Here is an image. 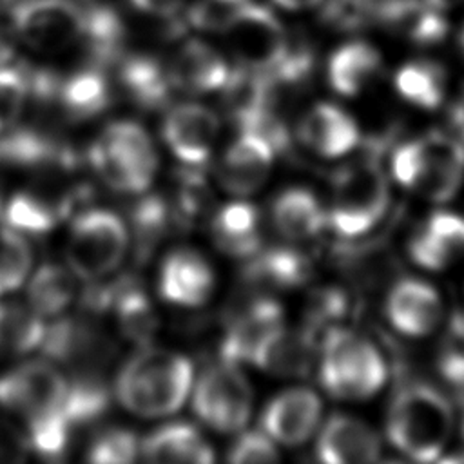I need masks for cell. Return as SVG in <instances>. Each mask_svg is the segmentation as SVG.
<instances>
[{
    "mask_svg": "<svg viewBox=\"0 0 464 464\" xmlns=\"http://www.w3.org/2000/svg\"><path fill=\"white\" fill-rule=\"evenodd\" d=\"M460 47L464 51V27H462V33H460Z\"/></svg>",
    "mask_w": 464,
    "mask_h": 464,
    "instance_id": "obj_49",
    "label": "cell"
},
{
    "mask_svg": "<svg viewBox=\"0 0 464 464\" xmlns=\"http://www.w3.org/2000/svg\"><path fill=\"white\" fill-rule=\"evenodd\" d=\"M44 332L45 324L31 306L0 303V357L40 348Z\"/></svg>",
    "mask_w": 464,
    "mask_h": 464,
    "instance_id": "obj_36",
    "label": "cell"
},
{
    "mask_svg": "<svg viewBox=\"0 0 464 464\" xmlns=\"http://www.w3.org/2000/svg\"><path fill=\"white\" fill-rule=\"evenodd\" d=\"M129 246L125 221L107 208L80 212L67 239V265L85 281H98L112 274L123 261Z\"/></svg>",
    "mask_w": 464,
    "mask_h": 464,
    "instance_id": "obj_7",
    "label": "cell"
},
{
    "mask_svg": "<svg viewBox=\"0 0 464 464\" xmlns=\"http://www.w3.org/2000/svg\"><path fill=\"white\" fill-rule=\"evenodd\" d=\"M272 2L286 11H304L319 5L323 0H272Z\"/></svg>",
    "mask_w": 464,
    "mask_h": 464,
    "instance_id": "obj_48",
    "label": "cell"
},
{
    "mask_svg": "<svg viewBox=\"0 0 464 464\" xmlns=\"http://www.w3.org/2000/svg\"><path fill=\"white\" fill-rule=\"evenodd\" d=\"M455 426L448 397L426 381L404 382L386 413L390 442L413 460H433L446 448Z\"/></svg>",
    "mask_w": 464,
    "mask_h": 464,
    "instance_id": "obj_2",
    "label": "cell"
},
{
    "mask_svg": "<svg viewBox=\"0 0 464 464\" xmlns=\"http://www.w3.org/2000/svg\"><path fill=\"white\" fill-rule=\"evenodd\" d=\"M381 53L366 40H350L334 49L326 63V80L341 96H357L381 72Z\"/></svg>",
    "mask_w": 464,
    "mask_h": 464,
    "instance_id": "obj_29",
    "label": "cell"
},
{
    "mask_svg": "<svg viewBox=\"0 0 464 464\" xmlns=\"http://www.w3.org/2000/svg\"><path fill=\"white\" fill-rule=\"evenodd\" d=\"M111 404V388L103 379L100 366L74 368L67 379V395L63 411L69 424L80 426L98 420Z\"/></svg>",
    "mask_w": 464,
    "mask_h": 464,
    "instance_id": "obj_32",
    "label": "cell"
},
{
    "mask_svg": "<svg viewBox=\"0 0 464 464\" xmlns=\"http://www.w3.org/2000/svg\"><path fill=\"white\" fill-rule=\"evenodd\" d=\"M87 192L83 185L65 187L36 183L34 187L11 194L9 199L2 203L0 221L24 236L45 234L83 203Z\"/></svg>",
    "mask_w": 464,
    "mask_h": 464,
    "instance_id": "obj_12",
    "label": "cell"
},
{
    "mask_svg": "<svg viewBox=\"0 0 464 464\" xmlns=\"http://www.w3.org/2000/svg\"><path fill=\"white\" fill-rule=\"evenodd\" d=\"M315 450L330 464H366L379 459L381 440L361 419L335 413L323 424Z\"/></svg>",
    "mask_w": 464,
    "mask_h": 464,
    "instance_id": "obj_20",
    "label": "cell"
},
{
    "mask_svg": "<svg viewBox=\"0 0 464 464\" xmlns=\"http://www.w3.org/2000/svg\"><path fill=\"white\" fill-rule=\"evenodd\" d=\"M395 91L410 103L431 111L446 96V71L433 60L419 58L402 63L393 76Z\"/></svg>",
    "mask_w": 464,
    "mask_h": 464,
    "instance_id": "obj_34",
    "label": "cell"
},
{
    "mask_svg": "<svg viewBox=\"0 0 464 464\" xmlns=\"http://www.w3.org/2000/svg\"><path fill=\"white\" fill-rule=\"evenodd\" d=\"M216 285V276L203 254L181 246L169 252L160 266V295L176 306L196 308L205 304Z\"/></svg>",
    "mask_w": 464,
    "mask_h": 464,
    "instance_id": "obj_15",
    "label": "cell"
},
{
    "mask_svg": "<svg viewBox=\"0 0 464 464\" xmlns=\"http://www.w3.org/2000/svg\"><path fill=\"white\" fill-rule=\"evenodd\" d=\"M437 366L446 384L464 399V314L451 319L439 352Z\"/></svg>",
    "mask_w": 464,
    "mask_h": 464,
    "instance_id": "obj_39",
    "label": "cell"
},
{
    "mask_svg": "<svg viewBox=\"0 0 464 464\" xmlns=\"http://www.w3.org/2000/svg\"><path fill=\"white\" fill-rule=\"evenodd\" d=\"M85 9L72 0H22L11 9L13 33L31 49L60 53L82 40Z\"/></svg>",
    "mask_w": 464,
    "mask_h": 464,
    "instance_id": "obj_11",
    "label": "cell"
},
{
    "mask_svg": "<svg viewBox=\"0 0 464 464\" xmlns=\"http://www.w3.org/2000/svg\"><path fill=\"white\" fill-rule=\"evenodd\" d=\"M413 263L426 270H442L464 254V216L433 212L411 236L408 246Z\"/></svg>",
    "mask_w": 464,
    "mask_h": 464,
    "instance_id": "obj_24",
    "label": "cell"
},
{
    "mask_svg": "<svg viewBox=\"0 0 464 464\" xmlns=\"http://www.w3.org/2000/svg\"><path fill=\"white\" fill-rule=\"evenodd\" d=\"M299 140L323 158H341L359 145L355 120L339 105L317 103L303 118L297 129Z\"/></svg>",
    "mask_w": 464,
    "mask_h": 464,
    "instance_id": "obj_21",
    "label": "cell"
},
{
    "mask_svg": "<svg viewBox=\"0 0 464 464\" xmlns=\"http://www.w3.org/2000/svg\"><path fill=\"white\" fill-rule=\"evenodd\" d=\"M283 324V308L268 295H256L234 306L225 319L219 355L230 362H250L259 343Z\"/></svg>",
    "mask_w": 464,
    "mask_h": 464,
    "instance_id": "obj_14",
    "label": "cell"
},
{
    "mask_svg": "<svg viewBox=\"0 0 464 464\" xmlns=\"http://www.w3.org/2000/svg\"><path fill=\"white\" fill-rule=\"evenodd\" d=\"M14 54V42L7 29L0 25V67L7 65Z\"/></svg>",
    "mask_w": 464,
    "mask_h": 464,
    "instance_id": "obj_47",
    "label": "cell"
},
{
    "mask_svg": "<svg viewBox=\"0 0 464 464\" xmlns=\"http://www.w3.org/2000/svg\"><path fill=\"white\" fill-rule=\"evenodd\" d=\"M132 5L147 14L169 18L179 11L183 0H130Z\"/></svg>",
    "mask_w": 464,
    "mask_h": 464,
    "instance_id": "obj_45",
    "label": "cell"
},
{
    "mask_svg": "<svg viewBox=\"0 0 464 464\" xmlns=\"http://www.w3.org/2000/svg\"><path fill=\"white\" fill-rule=\"evenodd\" d=\"M87 161L111 188L140 194L154 179L158 156L147 130L136 121H112L89 145Z\"/></svg>",
    "mask_w": 464,
    "mask_h": 464,
    "instance_id": "obj_4",
    "label": "cell"
},
{
    "mask_svg": "<svg viewBox=\"0 0 464 464\" xmlns=\"http://www.w3.org/2000/svg\"><path fill=\"white\" fill-rule=\"evenodd\" d=\"M29 100L27 69L0 67V132L14 127Z\"/></svg>",
    "mask_w": 464,
    "mask_h": 464,
    "instance_id": "obj_40",
    "label": "cell"
},
{
    "mask_svg": "<svg viewBox=\"0 0 464 464\" xmlns=\"http://www.w3.org/2000/svg\"><path fill=\"white\" fill-rule=\"evenodd\" d=\"M67 379L51 361H27L0 375V408L24 428L65 415Z\"/></svg>",
    "mask_w": 464,
    "mask_h": 464,
    "instance_id": "obj_8",
    "label": "cell"
},
{
    "mask_svg": "<svg viewBox=\"0 0 464 464\" xmlns=\"http://www.w3.org/2000/svg\"><path fill=\"white\" fill-rule=\"evenodd\" d=\"M312 274L310 259L294 246L259 248L248 257L243 279L257 290H290L308 281Z\"/></svg>",
    "mask_w": 464,
    "mask_h": 464,
    "instance_id": "obj_25",
    "label": "cell"
},
{
    "mask_svg": "<svg viewBox=\"0 0 464 464\" xmlns=\"http://www.w3.org/2000/svg\"><path fill=\"white\" fill-rule=\"evenodd\" d=\"M71 268L56 263L42 265L27 285L29 306L40 317L60 315L74 299L76 283Z\"/></svg>",
    "mask_w": 464,
    "mask_h": 464,
    "instance_id": "obj_35",
    "label": "cell"
},
{
    "mask_svg": "<svg viewBox=\"0 0 464 464\" xmlns=\"http://www.w3.org/2000/svg\"><path fill=\"white\" fill-rule=\"evenodd\" d=\"M192 384V362L178 352L140 346L116 377V397L123 408L141 417L178 411Z\"/></svg>",
    "mask_w": 464,
    "mask_h": 464,
    "instance_id": "obj_1",
    "label": "cell"
},
{
    "mask_svg": "<svg viewBox=\"0 0 464 464\" xmlns=\"http://www.w3.org/2000/svg\"><path fill=\"white\" fill-rule=\"evenodd\" d=\"M462 431H464V424H462Z\"/></svg>",
    "mask_w": 464,
    "mask_h": 464,
    "instance_id": "obj_51",
    "label": "cell"
},
{
    "mask_svg": "<svg viewBox=\"0 0 464 464\" xmlns=\"http://www.w3.org/2000/svg\"><path fill=\"white\" fill-rule=\"evenodd\" d=\"M118 78L125 94L145 109L161 107L174 89L169 69L154 56L147 54L125 56L121 60Z\"/></svg>",
    "mask_w": 464,
    "mask_h": 464,
    "instance_id": "obj_31",
    "label": "cell"
},
{
    "mask_svg": "<svg viewBox=\"0 0 464 464\" xmlns=\"http://www.w3.org/2000/svg\"><path fill=\"white\" fill-rule=\"evenodd\" d=\"M276 149L268 140L252 130H239L218 161L219 185L234 196H248L266 181Z\"/></svg>",
    "mask_w": 464,
    "mask_h": 464,
    "instance_id": "obj_16",
    "label": "cell"
},
{
    "mask_svg": "<svg viewBox=\"0 0 464 464\" xmlns=\"http://www.w3.org/2000/svg\"><path fill=\"white\" fill-rule=\"evenodd\" d=\"M27 451L24 430L7 419H0V462H20Z\"/></svg>",
    "mask_w": 464,
    "mask_h": 464,
    "instance_id": "obj_44",
    "label": "cell"
},
{
    "mask_svg": "<svg viewBox=\"0 0 464 464\" xmlns=\"http://www.w3.org/2000/svg\"><path fill=\"white\" fill-rule=\"evenodd\" d=\"M388 203V178L379 160H355L343 167L332 179L326 225L343 237H359L381 221Z\"/></svg>",
    "mask_w": 464,
    "mask_h": 464,
    "instance_id": "obj_5",
    "label": "cell"
},
{
    "mask_svg": "<svg viewBox=\"0 0 464 464\" xmlns=\"http://www.w3.org/2000/svg\"><path fill=\"white\" fill-rule=\"evenodd\" d=\"M390 167L402 187L435 203L448 201L464 179V141L433 130L401 143L392 154Z\"/></svg>",
    "mask_w": 464,
    "mask_h": 464,
    "instance_id": "obj_3",
    "label": "cell"
},
{
    "mask_svg": "<svg viewBox=\"0 0 464 464\" xmlns=\"http://www.w3.org/2000/svg\"><path fill=\"white\" fill-rule=\"evenodd\" d=\"M167 69L174 89L192 94L221 91L232 74L227 60L201 40L179 45Z\"/></svg>",
    "mask_w": 464,
    "mask_h": 464,
    "instance_id": "obj_22",
    "label": "cell"
},
{
    "mask_svg": "<svg viewBox=\"0 0 464 464\" xmlns=\"http://www.w3.org/2000/svg\"><path fill=\"white\" fill-rule=\"evenodd\" d=\"M323 20L335 29H361L375 20V0H323Z\"/></svg>",
    "mask_w": 464,
    "mask_h": 464,
    "instance_id": "obj_42",
    "label": "cell"
},
{
    "mask_svg": "<svg viewBox=\"0 0 464 464\" xmlns=\"http://www.w3.org/2000/svg\"><path fill=\"white\" fill-rule=\"evenodd\" d=\"M228 462L234 464H263V462H276L279 459L276 440L270 439L265 431H243L237 435L234 444L227 455Z\"/></svg>",
    "mask_w": 464,
    "mask_h": 464,
    "instance_id": "obj_43",
    "label": "cell"
},
{
    "mask_svg": "<svg viewBox=\"0 0 464 464\" xmlns=\"http://www.w3.org/2000/svg\"><path fill=\"white\" fill-rule=\"evenodd\" d=\"M40 348L51 362L74 368L102 366L112 355L111 341L91 323L74 317H60L45 326Z\"/></svg>",
    "mask_w": 464,
    "mask_h": 464,
    "instance_id": "obj_17",
    "label": "cell"
},
{
    "mask_svg": "<svg viewBox=\"0 0 464 464\" xmlns=\"http://www.w3.org/2000/svg\"><path fill=\"white\" fill-rule=\"evenodd\" d=\"M140 455V440L127 428H107L100 431L87 448L85 459L96 464H125Z\"/></svg>",
    "mask_w": 464,
    "mask_h": 464,
    "instance_id": "obj_38",
    "label": "cell"
},
{
    "mask_svg": "<svg viewBox=\"0 0 464 464\" xmlns=\"http://www.w3.org/2000/svg\"><path fill=\"white\" fill-rule=\"evenodd\" d=\"M219 2H227V4H237V2H241V0H219Z\"/></svg>",
    "mask_w": 464,
    "mask_h": 464,
    "instance_id": "obj_50",
    "label": "cell"
},
{
    "mask_svg": "<svg viewBox=\"0 0 464 464\" xmlns=\"http://www.w3.org/2000/svg\"><path fill=\"white\" fill-rule=\"evenodd\" d=\"M221 31L237 67L252 72L272 71L288 45L283 24L263 4H236Z\"/></svg>",
    "mask_w": 464,
    "mask_h": 464,
    "instance_id": "obj_10",
    "label": "cell"
},
{
    "mask_svg": "<svg viewBox=\"0 0 464 464\" xmlns=\"http://www.w3.org/2000/svg\"><path fill=\"white\" fill-rule=\"evenodd\" d=\"M317 353V335L308 328H285L281 324L270 332L256 348L250 362L261 370L281 375L295 377L308 373Z\"/></svg>",
    "mask_w": 464,
    "mask_h": 464,
    "instance_id": "obj_23",
    "label": "cell"
},
{
    "mask_svg": "<svg viewBox=\"0 0 464 464\" xmlns=\"http://www.w3.org/2000/svg\"><path fill=\"white\" fill-rule=\"evenodd\" d=\"M450 120H451V125H453V130H455L457 138H460L464 141V91L460 92V96L451 105Z\"/></svg>",
    "mask_w": 464,
    "mask_h": 464,
    "instance_id": "obj_46",
    "label": "cell"
},
{
    "mask_svg": "<svg viewBox=\"0 0 464 464\" xmlns=\"http://www.w3.org/2000/svg\"><path fill=\"white\" fill-rule=\"evenodd\" d=\"M53 103L71 120H85L100 114L111 103V85L103 65L91 62L67 76H58Z\"/></svg>",
    "mask_w": 464,
    "mask_h": 464,
    "instance_id": "obj_28",
    "label": "cell"
},
{
    "mask_svg": "<svg viewBox=\"0 0 464 464\" xmlns=\"http://www.w3.org/2000/svg\"><path fill=\"white\" fill-rule=\"evenodd\" d=\"M116 314L120 334L136 346H147L158 330V315L147 294L132 277H123V283L111 306Z\"/></svg>",
    "mask_w": 464,
    "mask_h": 464,
    "instance_id": "obj_33",
    "label": "cell"
},
{
    "mask_svg": "<svg viewBox=\"0 0 464 464\" xmlns=\"http://www.w3.org/2000/svg\"><path fill=\"white\" fill-rule=\"evenodd\" d=\"M346 312H348V299L343 290L321 288L312 295V301L308 303L304 328H308L315 335L321 330L330 332L337 328V323L346 315Z\"/></svg>",
    "mask_w": 464,
    "mask_h": 464,
    "instance_id": "obj_41",
    "label": "cell"
},
{
    "mask_svg": "<svg viewBox=\"0 0 464 464\" xmlns=\"http://www.w3.org/2000/svg\"><path fill=\"white\" fill-rule=\"evenodd\" d=\"M319 377L334 397L366 399L384 386L388 370L368 339L337 326L323 337Z\"/></svg>",
    "mask_w": 464,
    "mask_h": 464,
    "instance_id": "obj_6",
    "label": "cell"
},
{
    "mask_svg": "<svg viewBox=\"0 0 464 464\" xmlns=\"http://www.w3.org/2000/svg\"><path fill=\"white\" fill-rule=\"evenodd\" d=\"M252 386L236 362L207 366L192 392V410L208 428L221 433L241 431L252 413Z\"/></svg>",
    "mask_w": 464,
    "mask_h": 464,
    "instance_id": "obj_9",
    "label": "cell"
},
{
    "mask_svg": "<svg viewBox=\"0 0 464 464\" xmlns=\"http://www.w3.org/2000/svg\"><path fill=\"white\" fill-rule=\"evenodd\" d=\"M321 419V399L308 388H292L276 395L261 415L263 431L279 444L306 442Z\"/></svg>",
    "mask_w": 464,
    "mask_h": 464,
    "instance_id": "obj_18",
    "label": "cell"
},
{
    "mask_svg": "<svg viewBox=\"0 0 464 464\" xmlns=\"http://www.w3.org/2000/svg\"><path fill=\"white\" fill-rule=\"evenodd\" d=\"M140 453L149 462H194L214 459L212 446L190 422L172 420L150 431L140 442Z\"/></svg>",
    "mask_w": 464,
    "mask_h": 464,
    "instance_id": "obj_27",
    "label": "cell"
},
{
    "mask_svg": "<svg viewBox=\"0 0 464 464\" xmlns=\"http://www.w3.org/2000/svg\"><path fill=\"white\" fill-rule=\"evenodd\" d=\"M386 315L401 334L422 337L439 324L442 303L430 283L406 277L392 286L386 299Z\"/></svg>",
    "mask_w": 464,
    "mask_h": 464,
    "instance_id": "obj_19",
    "label": "cell"
},
{
    "mask_svg": "<svg viewBox=\"0 0 464 464\" xmlns=\"http://www.w3.org/2000/svg\"><path fill=\"white\" fill-rule=\"evenodd\" d=\"M31 246L25 236L0 225V297L16 290L31 270Z\"/></svg>",
    "mask_w": 464,
    "mask_h": 464,
    "instance_id": "obj_37",
    "label": "cell"
},
{
    "mask_svg": "<svg viewBox=\"0 0 464 464\" xmlns=\"http://www.w3.org/2000/svg\"><path fill=\"white\" fill-rule=\"evenodd\" d=\"M219 118L201 103L174 105L161 125V136L170 152L187 167H201L214 150Z\"/></svg>",
    "mask_w": 464,
    "mask_h": 464,
    "instance_id": "obj_13",
    "label": "cell"
},
{
    "mask_svg": "<svg viewBox=\"0 0 464 464\" xmlns=\"http://www.w3.org/2000/svg\"><path fill=\"white\" fill-rule=\"evenodd\" d=\"M272 223L288 241L317 236L326 225V208L306 188L283 190L272 203Z\"/></svg>",
    "mask_w": 464,
    "mask_h": 464,
    "instance_id": "obj_30",
    "label": "cell"
},
{
    "mask_svg": "<svg viewBox=\"0 0 464 464\" xmlns=\"http://www.w3.org/2000/svg\"><path fill=\"white\" fill-rule=\"evenodd\" d=\"M210 236L221 252L248 259L263 245L259 210L246 201L223 205L210 216Z\"/></svg>",
    "mask_w": 464,
    "mask_h": 464,
    "instance_id": "obj_26",
    "label": "cell"
}]
</instances>
